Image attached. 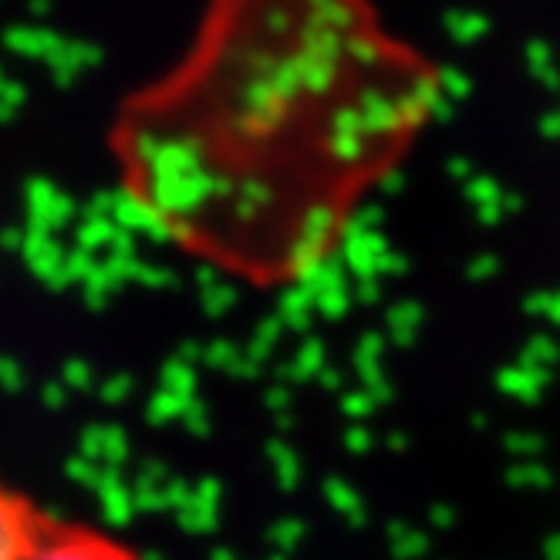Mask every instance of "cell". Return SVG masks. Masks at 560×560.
<instances>
[{
  "instance_id": "cell-2",
  "label": "cell",
  "mask_w": 560,
  "mask_h": 560,
  "mask_svg": "<svg viewBox=\"0 0 560 560\" xmlns=\"http://www.w3.org/2000/svg\"><path fill=\"white\" fill-rule=\"evenodd\" d=\"M24 560H142V557L136 553V547H129L126 540H118L102 527L48 513Z\"/></svg>"
},
{
  "instance_id": "cell-4",
  "label": "cell",
  "mask_w": 560,
  "mask_h": 560,
  "mask_svg": "<svg viewBox=\"0 0 560 560\" xmlns=\"http://www.w3.org/2000/svg\"><path fill=\"white\" fill-rule=\"evenodd\" d=\"M510 483H516V487H527V483L547 487V483H550V476H547L540 466H516V469L510 472Z\"/></svg>"
},
{
  "instance_id": "cell-5",
  "label": "cell",
  "mask_w": 560,
  "mask_h": 560,
  "mask_svg": "<svg viewBox=\"0 0 560 560\" xmlns=\"http://www.w3.org/2000/svg\"><path fill=\"white\" fill-rule=\"evenodd\" d=\"M510 450H527V453H537L540 443L534 435H510Z\"/></svg>"
},
{
  "instance_id": "cell-1",
  "label": "cell",
  "mask_w": 560,
  "mask_h": 560,
  "mask_svg": "<svg viewBox=\"0 0 560 560\" xmlns=\"http://www.w3.org/2000/svg\"><path fill=\"white\" fill-rule=\"evenodd\" d=\"M435 108L369 0H203L176 61L118 102L108 155L166 244L273 291L338 254Z\"/></svg>"
},
{
  "instance_id": "cell-3",
  "label": "cell",
  "mask_w": 560,
  "mask_h": 560,
  "mask_svg": "<svg viewBox=\"0 0 560 560\" xmlns=\"http://www.w3.org/2000/svg\"><path fill=\"white\" fill-rule=\"evenodd\" d=\"M48 510L0 479V560H24Z\"/></svg>"
},
{
  "instance_id": "cell-6",
  "label": "cell",
  "mask_w": 560,
  "mask_h": 560,
  "mask_svg": "<svg viewBox=\"0 0 560 560\" xmlns=\"http://www.w3.org/2000/svg\"><path fill=\"white\" fill-rule=\"evenodd\" d=\"M540 129H544V136H550V139H560V112H557V115H547Z\"/></svg>"
}]
</instances>
